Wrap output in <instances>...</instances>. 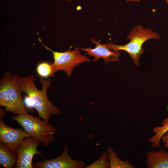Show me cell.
I'll return each mask as SVG.
<instances>
[{
  "mask_svg": "<svg viewBox=\"0 0 168 168\" xmlns=\"http://www.w3.org/2000/svg\"><path fill=\"white\" fill-rule=\"evenodd\" d=\"M40 81L42 86L41 90H39L35 86L34 75L21 77V92L26 93L30 97L33 108L37 111L39 116L49 123L52 115L58 114L61 111L58 107L52 104L47 96V91L51 86V80H46L41 78Z\"/></svg>",
  "mask_w": 168,
  "mask_h": 168,
  "instance_id": "6da1fadb",
  "label": "cell"
},
{
  "mask_svg": "<svg viewBox=\"0 0 168 168\" xmlns=\"http://www.w3.org/2000/svg\"><path fill=\"white\" fill-rule=\"evenodd\" d=\"M68 145H64L63 153L55 158L48 160L44 158L42 161H35V167L38 168H83L85 163L82 161H78L72 158L68 152Z\"/></svg>",
  "mask_w": 168,
  "mask_h": 168,
  "instance_id": "52a82bcc",
  "label": "cell"
},
{
  "mask_svg": "<svg viewBox=\"0 0 168 168\" xmlns=\"http://www.w3.org/2000/svg\"><path fill=\"white\" fill-rule=\"evenodd\" d=\"M41 143L30 136L26 137L17 146L16 154L17 163L15 168H32V159L35 154L43 157L42 154L37 149Z\"/></svg>",
  "mask_w": 168,
  "mask_h": 168,
  "instance_id": "8992f818",
  "label": "cell"
},
{
  "mask_svg": "<svg viewBox=\"0 0 168 168\" xmlns=\"http://www.w3.org/2000/svg\"><path fill=\"white\" fill-rule=\"evenodd\" d=\"M110 168H133V166L127 160H122L117 156L114 149L111 147L107 148Z\"/></svg>",
  "mask_w": 168,
  "mask_h": 168,
  "instance_id": "4fadbf2b",
  "label": "cell"
},
{
  "mask_svg": "<svg viewBox=\"0 0 168 168\" xmlns=\"http://www.w3.org/2000/svg\"><path fill=\"white\" fill-rule=\"evenodd\" d=\"M165 1L168 4V0H165Z\"/></svg>",
  "mask_w": 168,
  "mask_h": 168,
  "instance_id": "ffe728a7",
  "label": "cell"
},
{
  "mask_svg": "<svg viewBox=\"0 0 168 168\" xmlns=\"http://www.w3.org/2000/svg\"><path fill=\"white\" fill-rule=\"evenodd\" d=\"M91 42L95 44V47L91 48L89 47L87 48H80L81 50L86 52V54L94 57L93 61L96 62L99 59L102 58L105 63H109L110 61L118 62L119 61V57L121 53L119 51H111L105 45L101 44V40L96 41L94 38L91 39Z\"/></svg>",
  "mask_w": 168,
  "mask_h": 168,
  "instance_id": "9c48e42d",
  "label": "cell"
},
{
  "mask_svg": "<svg viewBox=\"0 0 168 168\" xmlns=\"http://www.w3.org/2000/svg\"><path fill=\"white\" fill-rule=\"evenodd\" d=\"M167 111H168V106H167Z\"/></svg>",
  "mask_w": 168,
  "mask_h": 168,
  "instance_id": "44dd1931",
  "label": "cell"
},
{
  "mask_svg": "<svg viewBox=\"0 0 168 168\" xmlns=\"http://www.w3.org/2000/svg\"><path fill=\"white\" fill-rule=\"evenodd\" d=\"M152 131L154 134L148 139V142L152 143V147L153 148L160 147V142L162 136L168 132V117L162 121L161 126L155 127Z\"/></svg>",
  "mask_w": 168,
  "mask_h": 168,
  "instance_id": "7c38bea8",
  "label": "cell"
},
{
  "mask_svg": "<svg viewBox=\"0 0 168 168\" xmlns=\"http://www.w3.org/2000/svg\"><path fill=\"white\" fill-rule=\"evenodd\" d=\"M36 71L39 76L45 78L49 77H54L51 64L46 61H42L39 63L36 67Z\"/></svg>",
  "mask_w": 168,
  "mask_h": 168,
  "instance_id": "5bb4252c",
  "label": "cell"
},
{
  "mask_svg": "<svg viewBox=\"0 0 168 168\" xmlns=\"http://www.w3.org/2000/svg\"><path fill=\"white\" fill-rule=\"evenodd\" d=\"M161 141L164 147L168 149V132L166 133L162 137Z\"/></svg>",
  "mask_w": 168,
  "mask_h": 168,
  "instance_id": "2e32d148",
  "label": "cell"
},
{
  "mask_svg": "<svg viewBox=\"0 0 168 168\" xmlns=\"http://www.w3.org/2000/svg\"><path fill=\"white\" fill-rule=\"evenodd\" d=\"M60 1H62V0H59ZM65 1H67L68 2H70V1H71L72 0H65Z\"/></svg>",
  "mask_w": 168,
  "mask_h": 168,
  "instance_id": "d6986e66",
  "label": "cell"
},
{
  "mask_svg": "<svg viewBox=\"0 0 168 168\" xmlns=\"http://www.w3.org/2000/svg\"><path fill=\"white\" fill-rule=\"evenodd\" d=\"M21 77L6 72L0 80V106L15 115L27 114L21 97Z\"/></svg>",
  "mask_w": 168,
  "mask_h": 168,
  "instance_id": "7a4b0ae2",
  "label": "cell"
},
{
  "mask_svg": "<svg viewBox=\"0 0 168 168\" xmlns=\"http://www.w3.org/2000/svg\"><path fill=\"white\" fill-rule=\"evenodd\" d=\"M38 38L42 45L53 53L54 62L51 65L54 74L58 71H63L69 77L75 66L80 63L90 62L87 56L81 54L77 47L72 51L69 49L63 52L54 51L44 45L40 38Z\"/></svg>",
  "mask_w": 168,
  "mask_h": 168,
  "instance_id": "5b68a950",
  "label": "cell"
},
{
  "mask_svg": "<svg viewBox=\"0 0 168 168\" xmlns=\"http://www.w3.org/2000/svg\"><path fill=\"white\" fill-rule=\"evenodd\" d=\"M11 119L17 121L32 139L41 143L43 146H48L54 140V127L39 116L34 117L29 114L12 116Z\"/></svg>",
  "mask_w": 168,
  "mask_h": 168,
  "instance_id": "277c9868",
  "label": "cell"
},
{
  "mask_svg": "<svg viewBox=\"0 0 168 168\" xmlns=\"http://www.w3.org/2000/svg\"><path fill=\"white\" fill-rule=\"evenodd\" d=\"M24 102L27 108H29L33 107V102L28 96L25 97Z\"/></svg>",
  "mask_w": 168,
  "mask_h": 168,
  "instance_id": "e0dca14e",
  "label": "cell"
},
{
  "mask_svg": "<svg viewBox=\"0 0 168 168\" xmlns=\"http://www.w3.org/2000/svg\"><path fill=\"white\" fill-rule=\"evenodd\" d=\"M16 154L12 152L5 145L0 142V165L6 168L16 166L17 163Z\"/></svg>",
  "mask_w": 168,
  "mask_h": 168,
  "instance_id": "8fae6325",
  "label": "cell"
},
{
  "mask_svg": "<svg viewBox=\"0 0 168 168\" xmlns=\"http://www.w3.org/2000/svg\"><path fill=\"white\" fill-rule=\"evenodd\" d=\"M28 134L21 128H15L6 125L3 120H0V141L16 154L18 145Z\"/></svg>",
  "mask_w": 168,
  "mask_h": 168,
  "instance_id": "ba28073f",
  "label": "cell"
},
{
  "mask_svg": "<svg viewBox=\"0 0 168 168\" xmlns=\"http://www.w3.org/2000/svg\"><path fill=\"white\" fill-rule=\"evenodd\" d=\"M108 154L106 151L103 153L96 161L86 168H110V161L107 160Z\"/></svg>",
  "mask_w": 168,
  "mask_h": 168,
  "instance_id": "9a60e30c",
  "label": "cell"
},
{
  "mask_svg": "<svg viewBox=\"0 0 168 168\" xmlns=\"http://www.w3.org/2000/svg\"><path fill=\"white\" fill-rule=\"evenodd\" d=\"M146 160L147 168H168V151L164 147L158 151H149Z\"/></svg>",
  "mask_w": 168,
  "mask_h": 168,
  "instance_id": "30bf717a",
  "label": "cell"
},
{
  "mask_svg": "<svg viewBox=\"0 0 168 168\" xmlns=\"http://www.w3.org/2000/svg\"><path fill=\"white\" fill-rule=\"evenodd\" d=\"M160 38V35L158 33L149 28H144L138 25L134 26L127 36L126 39L130 40L128 43L118 45L110 42L105 45L110 50L126 51L133 59L135 65L138 67L139 65L140 56L144 51V49L142 48L143 44L148 39Z\"/></svg>",
  "mask_w": 168,
  "mask_h": 168,
  "instance_id": "3957f363",
  "label": "cell"
},
{
  "mask_svg": "<svg viewBox=\"0 0 168 168\" xmlns=\"http://www.w3.org/2000/svg\"><path fill=\"white\" fill-rule=\"evenodd\" d=\"M5 111L2 108H0V118L3 116L5 114Z\"/></svg>",
  "mask_w": 168,
  "mask_h": 168,
  "instance_id": "ac0fdd59",
  "label": "cell"
}]
</instances>
